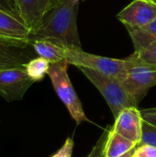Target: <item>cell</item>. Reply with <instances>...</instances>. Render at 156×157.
Here are the masks:
<instances>
[{
	"label": "cell",
	"mask_w": 156,
	"mask_h": 157,
	"mask_svg": "<svg viewBox=\"0 0 156 157\" xmlns=\"http://www.w3.org/2000/svg\"><path fill=\"white\" fill-rule=\"evenodd\" d=\"M80 0H53L40 26L31 31L29 43L47 40L68 49H82L77 30Z\"/></svg>",
	"instance_id": "6da1fadb"
},
{
	"label": "cell",
	"mask_w": 156,
	"mask_h": 157,
	"mask_svg": "<svg viewBox=\"0 0 156 157\" xmlns=\"http://www.w3.org/2000/svg\"><path fill=\"white\" fill-rule=\"evenodd\" d=\"M66 60L51 63L48 75L58 98L68 109L71 117L77 125L83 122H92L84 111L82 103L72 85L68 75V66Z\"/></svg>",
	"instance_id": "7a4b0ae2"
},
{
	"label": "cell",
	"mask_w": 156,
	"mask_h": 157,
	"mask_svg": "<svg viewBox=\"0 0 156 157\" xmlns=\"http://www.w3.org/2000/svg\"><path fill=\"white\" fill-rule=\"evenodd\" d=\"M77 68L101 93L108 103L114 119H116L124 109L138 107V104L130 96L119 80L90 68L83 66Z\"/></svg>",
	"instance_id": "3957f363"
},
{
	"label": "cell",
	"mask_w": 156,
	"mask_h": 157,
	"mask_svg": "<svg viewBox=\"0 0 156 157\" xmlns=\"http://www.w3.org/2000/svg\"><path fill=\"white\" fill-rule=\"evenodd\" d=\"M126 59L127 75L121 84L139 105L148 91L156 86V66L144 63L134 53Z\"/></svg>",
	"instance_id": "277c9868"
},
{
	"label": "cell",
	"mask_w": 156,
	"mask_h": 157,
	"mask_svg": "<svg viewBox=\"0 0 156 157\" xmlns=\"http://www.w3.org/2000/svg\"><path fill=\"white\" fill-rule=\"evenodd\" d=\"M65 60L75 67H86L98 71L119 80L120 83L127 75V59H115L86 52L82 49H67Z\"/></svg>",
	"instance_id": "5b68a950"
},
{
	"label": "cell",
	"mask_w": 156,
	"mask_h": 157,
	"mask_svg": "<svg viewBox=\"0 0 156 157\" xmlns=\"http://www.w3.org/2000/svg\"><path fill=\"white\" fill-rule=\"evenodd\" d=\"M35 82L22 66L0 70V97L7 102L21 100Z\"/></svg>",
	"instance_id": "8992f818"
},
{
	"label": "cell",
	"mask_w": 156,
	"mask_h": 157,
	"mask_svg": "<svg viewBox=\"0 0 156 157\" xmlns=\"http://www.w3.org/2000/svg\"><path fill=\"white\" fill-rule=\"evenodd\" d=\"M155 17L154 0H133L117 15V18L126 29L143 28L149 25Z\"/></svg>",
	"instance_id": "52a82bcc"
},
{
	"label": "cell",
	"mask_w": 156,
	"mask_h": 157,
	"mask_svg": "<svg viewBox=\"0 0 156 157\" xmlns=\"http://www.w3.org/2000/svg\"><path fill=\"white\" fill-rule=\"evenodd\" d=\"M30 33V28L19 13L0 8V40L29 44Z\"/></svg>",
	"instance_id": "ba28073f"
},
{
	"label": "cell",
	"mask_w": 156,
	"mask_h": 157,
	"mask_svg": "<svg viewBox=\"0 0 156 157\" xmlns=\"http://www.w3.org/2000/svg\"><path fill=\"white\" fill-rule=\"evenodd\" d=\"M143 124V119L141 110L137 107H130L124 109L115 119L112 129L114 132L139 145L142 142Z\"/></svg>",
	"instance_id": "9c48e42d"
},
{
	"label": "cell",
	"mask_w": 156,
	"mask_h": 157,
	"mask_svg": "<svg viewBox=\"0 0 156 157\" xmlns=\"http://www.w3.org/2000/svg\"><path fill=\"white\" fill-rule=\"evenodd\" d=\"M29 47H31V45L27 43L0 40V70L22 66L34 58L33 53L30 52Z\"/></svg>",
	"instance_id": "30bf717a"
},
{
	"label": "cell",
	"mask_w": 156,
	"mask_h": 157,
	"mask_svg": "<svg viewBox=\"0 0 156 157\" xmlns=\"http://www.w3.org/2000/svg\"><path fill=\"white\" fill-rule=\"evenodd\" d=\"M53 0H17V7L19 15L31 31L40 24L44 15L50 8Z\"/></svg>",
	"instance_id": "8fae6325"
},
{
	"label": "cell",
	"mask_w": 156,
	"mask_h": 157,
	"mask_svg": "<svg viewBox=\"0 0 156 157\" xmlns=\"http://www.w3.org/2000/svg\"><path fill=\"white\" fill-rule=\"evenodd\" d=\"M138 144L114 132L112 127L108 129L105 142L103 157H121L134 150Z\"/></svg>",
	"instance_id": "7c38bea8"
},
{
	"label": "cell",
	"mask_w": 156,
	"mask_h": 157,
	"mask_svg": "<svg viewBox=\"0 0 156 157\" xmlns=\"http://www.w3.org/2000/svg\"><path fill=\"white\" fill-rule=\"evenodd\" d=\"M30 45L38 56L46 59L51 63L65 60L66 51L68 48H65L53 41L47 40H38L30 42Z\"/></svg>",
	"instance_id": "4fadbf2b"
},
{
	"label": "cell",
	"mask_w": 156,
	"mask_h": 157,
	"mask_svg": "<svg viewBox=\"0 0 156 157\" xmlns=\"http://www.w3.org/2000/svg\"><path fill=\"white\" fill-rule=\"evenodd\" d=\"M134 45V52H138L156 41V17L147 26L140 29L127 28Z\"/></svg>",
	"instance_id": "5bb4252c"
},
{
	"label": "cell",
	"mask_w": 156,
	"mask_h": 157,
	"mask_svg": "<svg viewBox=\"0 0 156 157\" xmlns=\"http://www.w3.org/2000/svg\"><path fill=\"white\" fill-rule=\"evenodd\" d=\"M51 63L46 59L38 56L29 60L27 63L24 64V67L27 71L29 76L34 82H40L43 80L50 68Z\"/></svg>",
	"instance_id": "9a60e30c"
},
{
	"label": "cell",
	"mask_w": 156,
	"mask_h": 157,
	"mask_svg": "<svg viewBox=\"0 0 156 157\" xmlns=\"http://www.w3.org/2000/svg\"><path fill=\"white\" fill-rule=\"evenodd\" d=\"M141 144H149L156 148V126L143 121Z\"/></svg>",
	"instance_id": "2e32d148"
},
{
	"label": "cell",
	"mask_w": 156,
	"mask_h": 157,
	"mask_svg": "<svg viewBox=\"0 0 156 157\" xmlns=\"http://www.w3.org/2000/svg\"><path fill=\"white\" fill-rule=\"evenodd\" d=\"M133 53L144 63L156 66V41L151 43L142 51Z\"/></svg>",
	"instance_id": "e0dca14e"
},
{
	"label": "cell",
	"mask_w": 156,
	"mask_h": 157,
	"mask_svg": "<svg viewBox=\"0 0 156 157\" xmlns=\"http://www.w3.org/2000/svg\"><path fill=\"white\" fill-rule=\"evenodd\" d=\"M74 146V142L72 138H67L63 145L51 157H72L73 150Z\"/></svg>",
	"instance_id": "ac0fdd59"
},
{
	"label": "cell",
	"mask_w": 156,
	"mask_h": 157,
	"mask_svg": "<svg viewBox=\"0 0 156 157\" xmlns=\"http://www.w3.org/2000/svg\"><path fill=\"white\" fill-rule=\"evenodd\" d=\"M133 155L136 157H156V148L149 144H141L134 150Z\"/></svg>",
	"instance_id": "d6986e66"
},
{
	"label": "cell",
	"mask_w": 156,
	"mask_h": 157,
	"mask_svg": "<svg viewBox=\"0 0 156 157\" xmlns=\"http://www.w3.org/2000/svg\"><path fill=\"white\" fill-rule=\"evenodd\" d=\"M141 114L144 121L156 126V107L141 109Z\"/></svg>",
	"instance_id": "ffe728a7"
},
{
	"label": "cell",
	"mask_w": 156,
	"mask_h": 157,
	"mask_svg": "<svg viewBox=\"0 0 156 157\" xmlns=\"http://www.w3.org/2000/svg\"><path fill=\"white\" fill-rule=\"evenodd\" d=\"M0 8L6 9V10H10V11L17 12V11L16 10V8L14 7V6L12 5V3L10 2V0H0ZM17 13H18V12H17Z\"/></svg>",
	"instance_id": "44dd1931"
},
{
	"label": "cell",
	"mask_w": 156,
	"mask_h": 157,
	"mask_svg": "<svg viewBox=\"0 0 156 157\" xmlns=\"http://www.w3.org/2000/svg\"><path fill=\"white\" fill-rule=\"evenodd\" d=\"M10 2L12 3V5L14 6V7L16 8V10L17 11V0H10ZM18 12V11H17Z\"/></svg>",
	"instance_id": "7402d4cb"
},
{
	"label": "cell",
	"mask_w": 156,
	"mask_h": 157,
	"mask_svg": "<svg viewBox=\"0 0 156 157\" xmlns=\"http://www.w3.org/2000/svg\"><path fill=\"white\" fill-rule=\"evenodd\" d=\"M132 157H136V156H134V155H132Z\"/></svg>",
	"instance_id": "603a6c76"
},
{
	"label": "cell",
	"mask_w": 156,
	"mask_h": 157,
	"mask_svg": "<svg viewBox=\"0 0 156 157\" xmlns=\"http://www.w3.org/2000/svg\"><path fill=\"white\" fill-rule=\"evenodd\" d=\"M154 1H156V0H154Z\"/></svg>",
	"instance_id": "cb8c5ba5"
},
{
	"label": "cell",
	"mask_w": 156,
	"mask_h": 157,
	"mask_svg": "<svg viewBox=\"0 0 156 157\" xmlns=\"http://www.w3.org/2000/svg\"><path fill=\"white\" fill-rule=\"evenodd\" d=\"M131 157H132V156H131Z\"/></svg>",
	"instance_id": "d4e9b609"
},
{
	"label": "cell",
	"mask_w": 156,
	"mask_h": 157,
	"mask_svg": "<svg viewBox=\"0 0 156 157\" xmlns=\"http://www.w3.org/2000/svg\"><path fill=\"white\" fill-rule=\"evenodd\" d=\"M87 157H88V156H87Z\"/></svg>",
	"instance_id": "484cf974"
}]
</instances>
